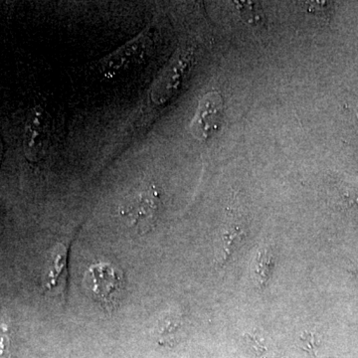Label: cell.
Returning <instances> with one entry per match:
<instances>
[{
  "instance_id": "2",
  "label": "cell",
  "mask_w": 358,
  "mask_h": 358,
  "mask_svg": "<svg viewBox=\"0 0 358 358\" xmlns=\"http://www.w3.org/2000/svg\"><path fill=\"white\" fill-rule=\"evenodd\" d=\"M159 207V192L154 186H148L129 200L122 214L138 234H145L154 227Z\"/></svg>"
},
{
  "instance_id": "9",
  "label": "cell",
  "mask_w": 358,
  "mask_h": 358,
  "mask_svg": "<svg viewBox=\"0 0 358 358\" xmlns=\"http://www.w3.org/2000/svg\"><path fill=\"white\" fill-rule=\"evenodd\" d=\"M275 268L274 252L270 246H261L257 250L252 262L251 271L257 288L264 289L268 286Z\"/></svg>"
},
{
  "instance_id": "5",
  "label": "cell",
  "mask_w": 358,
  "mask_h": 358,
  "mask_svg": "<svg viewBox=\"0 0 358 358\" xmlns=\"http://www.w3.org/2000/svg\"><path fill=\"white\" fill-rule=\"evenodd\" d=\"M47 114L41 107H35L28 115L23 136V150L29 162H38L47 138Z\"/></svg>"
},
{
  "instance_id": "8",
  "label": "cell",
  "mask_w": 358,
  "mask_h": 358,
  "mask_svg": "<svg viewBox=\"0 0 358 358\" xmlns=\"http://www.w3.org/2000/svg\"><path fill=\"white\" fill-rule=\"evenodd\" d=\"M185 66L183 59H178V61L169 66L164 74L157 80L152 92V99L155 103L166 102L167 99L173 95L174 90L178 85L180 75L185 70Z\"/></svg>"
},
{
  "instance_id": "11",
  "label": "cell",
  "mask_w": 358,
  "mask_h": 358,
  "mask_svg": "<svg viewBox=\"0 0 358 358\" xmlns=\"http://www.w3.org/2000/svg\"><path fill=\"white\" fill-rule=\"evenodd\" d=\"M0 358H11L10 322L6 315L0 319Z\"/></svg>"
},
{
  "instance_id": "7",
  "label": "cell",
  "mask_w": 358,
  "mask_h": 358,
  "mask_svg": "<svg viewBox=\"0 0 358 358\" xmlns=\"http://www.w3.org/2000/svg\"><path fill=\"white\" fill-rule=\"evenodd\" d=\"M248 227L243 219L232 215L224 225L221 236V265L224 266L229 261L234 251L243 244L248 237Z\"/></svg>"
},
{
  "instance_id": "13",
  "label": "cell",
  "mask_w": 358,
  "mask_h": 358,
  "mask_svg": "<svg viewBox=\"0 0 358 358\" xmlns=\"http://www.w3.org/2000/svg\"><path fill=\"white\" fill-rule=\"evenodd\" d=\"M352 274L355 275V277H357V280H358V270H353V271H352Z\"/></svg>"
},
{
  "instance_id": "4",
  "label": "cell",
  "mask_w": 358,
  "mask_h": 358,
  "mask_svg": "<svg viewBox=\"0 0 358 358\" xmlns=\"http://www.w3.org/2000/svg\"><path fill=\"white\" fill-rule=\"evenodd\" d=\"M150 43V37L148 30L141 32L131 41L127 42L119 49L113 52L101 60L100 69L103 76L115 77L122 72L129 66L136 64L138 60L143 58Z\"/></svg>"
},
{
  "instance_id": "6",
  "label": "cell",
  "mask_w": 358,
  "mask_h": 358,
  "mask_svg": "<svg viewBox=\"0 0 358 358\" xmlns=\"http://www.w3.org/2000/svg\"><path fill=\"white\" fill-rule=\"evenodd\" d=\"M70 244L59 243L52 253L44 275L43 286L46 291L61 296L65 294L68 278V254Z\"/></svg>"
},
{
  "instance_id": "12",
  "label": "cell",
  "mask_w": 358,
  "mask_h": 358,
  "mask_svg": "<svg viewBox=\"0 0 358 358\" xmlns=\"http://www.w3.org/2000/svg\"><path fill=\"white\" fill-rule=\"evenodd\" d=\"M3 143H2L1 138H0V166H1L2 159H3Z\"/></svg>"
},
{
  "instance_id": "3",
  "label": "cell",
  "mask_w": 358,
  "mask_h": 358,
  "mask_svg": "<svg viewBox=\"0 0 358 358\" xmlns=\"http://www.w3.org/2000/svg\"><path fill=\"white\" fill-rule=\"evenodd\" d=\"M224 102L218 92L205 94L199 103L190 122V134L199 141H205L217 131L223 117Z\"/></svg>"
},
{
  "instance_id": "10",
  "label": "cell",
  "mask_w": 358,
  "mask_h": 358,
  "mask_svg": "<svg viewBox=\"0 0 358 358\" xmlns=\"http://www.w3.org/2000/svg\"><path fill=\"white\" fill-rule=\"evenodd\" d=\"M182 326L183 320L180 315L176 312L167 313L159 320L157 326L155 334L159 339V343L166 341L167 343V341H173Z\"/></svg>"
},
{
  "instance_id": "1",
  "label": "cell",
  "mask_w": 358,
  "mask_h": 358,
  "mask_svg": "<svg viewBox=\"0 0 358 358\" xmlns=\"http://www.w3.org/2000/svg\"><path fill=\"white\" fill-rule=\"evenodd\" d=\"M82 286L91 300L113 312L124 296V275L112 264H94L85 272Z\"/></svg>"
}]
</instances>
